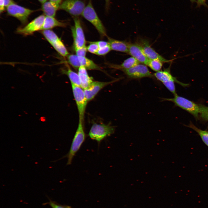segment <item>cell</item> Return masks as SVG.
I'll list each match as a JSON object with an SVG mask.
<instances>
[{
    "instance_id": "1",
    "label": "cell",
    "mask_w": 208,
    "mask_h": 208,
    "mask_svg": "<svg viewBox=\"0 0 208 208\" xmlns=\"http://www.w3.org/2000/svg\"><path fill=\"white\" fill-rule=\"evenodd\" d=\"M86 138L83 122L79 120L78 127L72 140L69 151L66 155L60 159L67 157L68 160L66 164L70 165L74 157L85 141Z\"/></svg>"
},
{
    "instance_id": "2",
    "label": "cell",
    "mask_w": 208,
    "mask_h": 208,
    "mask_svg": "<svg viewBox=\"0 0 208 208\" xmlns=\"http://www.w3.org/2000/svg\"><path fill=\"white\" fill-rule=\"evenodd\" d=\"M115 131V127L109 124L94 123L90 128L88 136L99 144L105 139L114 133Z\"/></svg>"
},
{
    "instance_id": "3",
    "label": "cell",
    "mask_w": 208,
    "mask_h": 208,
    "mask_svg": "<svg viewBox=\"0 0 208 208\" xmlns=\"http://www.w3.org/2000/svg\"><path fill=\"white\" fill-rule=\"evenodd\" d=\"M81 15L94 26L102 37L107 36L105 28L94 10L92 0H89Z\"/></svg>"
},
{
    "instance_id": "4",
    "label": "cell",
    "mask_w": 208,
    "mask_h": 208,
    "mask_svg": "<svg viewBox=\"0 0 208 208\" xmlns=\"http://www.w3.org/2000/svg\"><path fill=\"white\" fill-rule=\"evenodd\" d=\"M163 101L172 102L175 105L186 111L198 118L199 113V105L184 98L176 94L174 97L171 98H162Z\"/></svg>"
},
{
    "instance_id": "5",
    "label": "cell",
    "mask_w": 208,
    "mask_h": 208,
    "mask_svg": "<svg viewBox=\"0 0 208 208\" xmlns=\"http://www.w3.org/2000/svg\"><path fill=\"white\" fill-rule=\"evenodd\" d=\"M74 98L77 107L79 120L83 122L86 107L88 102L84 89L81 86L71 85Z\"/></svg>"
},
{
    "instance_id": "6",
    "label": "cell",
    "mask_w": 208,
    "mask_h": 208,
    "mask_svg": "<svg viewBox=\"0 0 208 208\" xmlns=\"http://www.w3.org/2000/svg\"><path fill=\"white\" fill-rule=\"evenodd\" d=\"M7 14L14 17L19 20L23 24L28 22L29 16L34 11L18 5L15 3L6 8Z\"/></svg>"
},
{
    "instance_id": "7",
    "label": "cell",
    "mask_w": 208,
    "mask_h": 208,
    "mask_svg": "<svg viewBox=\"0 0 208 208\" xmlns=\"http://www.w3.org/2000/svg\"><path fill=\"white\" fill-rule=\"evenodd\" d=\"M154 75L155 77L157 80L161 82L174 96L177 94L174 82H177L181 85L183 84V83L178 81L176 78L172 75L169 68L164 70H160L156 72L154 74Z\"/></svg>"
},
{
    "instance_id": "8",
    "label": "cell",
    "mask_w": 208,
    "mask_h": 208,
    "mask_svg": "<svg viewBox=\"0 0 208 208\" xmlns=\"http://www.w3.org/2000/svg\"><path fill=\"white\" fill-rule=\"evenodd\" d=\"M85 4L81 0H64L60 4L59 9L64 10L73 17L81 15Z\"/></svg>"
},
{
    "instance_id": "9",
    "label": "cell",
    "mask_w": 208,
    "mask_h": 208,
    "mask_svg": "<svg viewBox=\"0 0 208 208\" xmlns=\"http://www.w3.org/2000/svg\"><path fill=\"white\" fill-rule=\"evenodd\" d=\"M69 63L74 68L77 69L83 66L87 70H101V68L92 60L86 57H79L76 55L69 54L67 57Z\"/></svg>"
},
{
    "instance_id": "10",
    "label": "cell",
    "mask_w": 208,
    "mask_h": 208,
    "mask_svg": "<svg viewBox=\"0 0 208 208\" xmlns=\"http://www.w3.org/2000/svg\"><path fill=\"white\" fill-rule=\"evenodd\" d=\"M74 26L71 30L73 40L74 49L86 46V40L79 19L78 17H73Z\"/></svg>"
},
{
    "instance_id": "11",
    "label": "cell",
    "mask_w": 208,
    "mask_h": 208,
    "mask_svg": "<svg viewBox=\"0 0 208 208\" xmlns=\"http://www.w3.org/2000/svg\"><path fill=\"white\" fill-rule=\"evenodd\" d=\"M130 79H137L144 77L153 78L155 77L149 70L146 65L138 64L134 67L122 71Z\"/></svg>"
},
{
    "instance_id": "12",
    "label": "cell",
    "mask_w": 208,
    "mask_h": 208,
    "mask_svg": "<svg viewBox=\"0 0 208 208\" xmlns=\"http://www.w3.org/2000/svg\"><path fill=\"white\" fill-rule=\"evenodd\" d=\"M45 18V16L44 14L39 15L25 26L18 28L16 30V32L27 36L31 35L36 31L41 30Z\"/></svg>"
},
{
    "instance_id": "13",
    "label": "cell",
    "mask_w": 208,
    "mask_h": 208,
    "mask_svg": "<svg viewBox=\"0 0 208 208\" xmlns=\"http://www.w3.org/2000/svg\"><path fill=\"white\" fill-rule=\"evenodd\" d=\"M114 82V81L108 82L93 81L88 88L84 89L88 101L93 99L102 89Z\"/></svg>"
},
{
    "instance_id": "14",
    "label": "cell",
    "mask_w": 208,
    "mask_h": 208,
    "mask_svg": "<svg viewBox=\"0 0 208 208\" xmlns=\"http://www.w3.org/2000/svg\"><path fill=\"white\" fill-rule=\"evenodd\" d=\"M128 53L140 63L146 65L149 59L144 53L139 44L129 43Z\"/></svg>"
},
{
    "instance_id": "15",
    "label": "cell",
    "mask_w": 208,
    "mask_h": 208,
    "mask_svg": "<svg viewBox=\"0 0 208 208\" xmlns=\"http://www.w3.org/2000/svg\"><path fill=\"white\" fill-rule=\"evenodd\" d=\"M139 44L141 46L143 51L149 59H156L162 62H170L159 54L150 45L148 42L145 40H142Z\"/></svg>"
},
{
    "instance_id": "16",
    "label": "cell",
    "mask_w": 208,
    "mask_h": 208,
    "mask_svg": "<svg viewBox=\"0 0 208 208\" xmlns=\"http://www.w3.org/2000/svg\"><path fill=\"white\" fill-rule=\"evenodd\" d=\"M60 5L52 1H47L42 4L41 9L45 16L55 17Z\"/></svg>"
},
{
    "instance_id": "17",
    "label": "cell",
    "mask_w": 208,
    "mask_h": 208,
    "mask_svg": "<svg viewBox=\"0 0 208 208\" xmlns=\"http://www.w3.org/2000/svg\"><path fill=\"white\" fill-rule=\"evenodd\" d=\"M108 42L112 50L126 53L128 52L129 43L108 37Z\"/></svg>"
},
{
    "instance_id": "18",
    "label": "cell",
    "mask_w": 208,
    "mask_h": 208,
    "mask_svg": "<svg viewBox=\"0 0 208 208\" xmlns=\"http://www.w3.org/2000/svg\"><path fill=\"white\" fill-rule=\"evenodd\" d=\"M87 69L81 66L78 68V74L81 83V87L83 89L88 88L93 81L88 75Z\"/></svg>"
},
{
    "instance_id": "19",
    "label": "cell",
    "mask_w": 208,
    "mask_h": 208,
    "mask_svg": "<svg viewBox=\"0 0 208 208\" xmlns=\"http://www.w3.org/2000/svg\"><path fill=\"white\" fill-rule=\"evenodd\" d=\"M66 23L59 21L54 17L45 16L41 30L50 29L56 27H65Z\"/></svg>"
},
{
    "instance_id": "20",
    "label": "cell",
    "mask_w": 208,
    "mask_h": 208,
    "mask_svg": "<svg viewBox=\"0 0 208 208\" xmlns=\"http://www.w3.org/2000/svg\"><path fill=\"white\" fill-rule=\"evenodd\" d=\"M140 62L135 58L131 57L128 58L120 65H110L111 68L120 69L122 71L131 68L140 64Z\"/></svg>"
},
{
    "instance_id": "21",
    "label": "cell",
    "mask_w": 208,
    "mask_h": 208,
    "mask_svg": "<svg viewBox=\"0 0 208 208\" xmlns=\"http://www.w3.org/2000/svg\"><path fill=\"white\" fill-rule=\"evenodd\" d=\"M62 73L68 77L71 85L81 86V83L78 74L72 70L70 68L62 70Z\"/></svg>"
},
{
    "instance_id": "22",
    "label": "cell",
    "mask_w": 208,
    "mask_h": 208,
    "mask_svg": "<svg viewBox=\"0 0 208 208\" xmlns=\"http://www.w3.org/2000/svg\"><path fill=\"white\" fill-rule=\"evenodd\" d=\"M56 51L63 57H67L69 54L64 44L60 39L51 45Z\"/></svg>"
},
{
    "instance_id": "23",
    "label": "cell",
    "mask_w": 208,
    "mask_h": 208,
    "mask_svg": "<svg viewBox=\"0 0 208 208\" xmlns=\"http://www.w3.org/2000/svg\"><path fill=\"white\" fill-rule=\"evenodd\" d=\"M188 127L197 132L204 143L208 146V131L198 128L191 123Z\"/></svg>"
},
{
    "instance_id": "24",
    "label": "cell",
    "mask_w": 208,
    "mask_h": 208,
    "mask_svg": "<svg viewBox=\"0 0 208 208\" xmlns=\"http://www.w3.org/2000/svg\"><path fill=\"white\" fill-rule=\"evenodd\" d=\"M146 65L156 72L160 71L162 66V62L156 59H149Z\"/></svg>"
},
{
    "instance_id": "25",
    "label": "cell",
    "mask_w": 208,
    "mask_h": 208,
    "mask_svg": "<svg viewBox=\"0 0 208 208\" xmlns=\"http://www.w3.org/2000/svg\"><path fill=\"white\" fill-rule=\"evenodd\" d=\"M87 51L89 52L96 54L99 49V47L96 42H89V44L87 47Z\"/></svg>"
},
{
    "instance_id": "26",
    "label": "cell",
    "mask_w": 208,
    "mask_h": 208,
    "mask_svg": "<svg viewBox=\"0 0 208 208\" xmlns=\"http://www.w3.org/2000/svg\"><path fill=\"white\" fill-rule=\"evenodd\" d=\"M76 55L79 57H86L87 51V47L86 46L79 48L74 49Z\"/></svg>"
},
{
    "instance_id": "27",
    "label": "cell",
    "mask_w": 208,
    "mask_h": 208,
    "mask_svg": "<svg viewBox=\"0 0 208 208\" xmlns=\"http://www.w3.org/2000/svg\"><path fill=\"white\" fill-rule=\"evenodd\" d=\"M111 50V48L109 44L105 47L99 48L96 54L99 55H104L108 53Z\"/></svg>"
},
{
    "instance_id": "28",
    "label": "cell",
    "mask_w": 208,
    "mask_h": 208,
    "mask_svg": "<svg viewBox=\"0 0 208 208\" xmlns=\"http://www.w3.org/2000/svg\"><path fill=\"white\" fill-rule=\"evenodd\" d=\"M49 204L52 208H72L71 207L59 204L55 202L50 200L49 202L45 203Z\"/></svg>"
},
{
    "instance_id": "29",
    "label": "cell",
    "mask_w": 208,
    "mask_h": 208,
    "mask_svg": "<svg viewBox=\"0 0 208 208\" xmlns=\"http://www.w3.org/2000/svg\"><path fill=\"white\" fill-rule=\"evenodd\" d=\"M192 1L196 2L197 3V7H200L201 6L203 5L206 7V1L207 0H190Z\"/></svg>"
},
{
    "instance_id": "30",
    "label": "cell",
    "mask_w": 208,
    "mask_h": 208,
    "mask_svg": "<svg viewBox=\"0 0 208 208\" xmlns=\"http://www.w3.org/2000/svg\"><path fill=\"white\" fill-rule=\"evenodd\" d=\"M96 42L99 46V48L104 47L109 44L108 42H107L104 41H99Z\"/></svg>"
},
{
    "instance_id": "31",
    "label": "cell",
    "mask_w": 208,
    "mask_h": 208,
    "mask_svg": "<svg viewBox=\"0 0 208 208\" xmlns=\"http://www.w3.org/2000/svg\"><path fill=\"white\" fill-rule=\"evenodd\" d=\"M199 113H208V107L201 105H199Z\"/></svg>"
},
{
    "instance_id": "32",
    "label": "cell",
    "mask_w": 208,
    "mask_h": 208,
    "mask_svg": "<svg viewBox=\"0 0 208 208\" xmlns=\"http://www.w3.org/2000/svg\"><path fill=\"white\" fill-rule=\"evenodd\" d=\"M5 10L4 0H0V12L1 13Z\"/></svg>"
},
{
    "instance_id": "33",
    "label": "cell",
    "mask_w": 208,
    "mask_h": 208,
    "mask_svg": "<svg viewBox=\"0 0 208 208\" xmlns=\"http://www.w3.org/2000/svg\"><path fill=\"white\" fill-rule=\"evenodd\" d=\"M4 1L5 6L6 8L11 4L15 3L12 0H4Z\"/></svg>"
},
{
    "instance_id": "34",
    "label": "cell",
    "mask_w": 208,
    "mask_h": 208,
    "mask_svg": "<svg viewBox=\"0 0 208 208\" xmlns=\"http://www.w3.org/2000/svg\"><path fill=\"white\" fill-rule=\"evenodd\" d=\"M200 114L201 117L203 119L208 120V113L203 112L200 113Z\"/></svg>"
},
{
    "instance_id": "35",
    "label": "cell",
    "mask_w": 208,
    "mask_h": 208,
    "mask_svg": "<svg viewBox=\"0 0 208 208\" xmlns=\"http://www.w3.org/2000/svg\"><path fill=\"white\" fill-rule=\"evenodd\" d=\"M49 1L56 3L59 5H60L63 1V0H49Z\"/></svg>"
},
{
    "instance_id": "36",
    "label": "cell",
    "mask_w": 208,
    "mask_h": 208,
    "mask_svg": "<svg viewBox=\"0 0 208 208\" xmlns=\"http://www.w3.org/2000/svg\"><path fill=\"white\" fill-rule=\"evenodd\" d=\"M106 3L107 8H108L109 5L110 0H105Z\"/></svg>"
},
{
    "instance_id": "37",
    "label": "cell",
    "mask_w": 208,
    "mask_h": 208,
    "mask_svg": "<svg viewBox=\"0 0 208 208\" xmlns=\"http://www.w3.org/2000/svg\"><path fill=\"white\" fill-rule=\"evenodd\" d=\"M42 4L46 1L47 0H38Z\"/></svg>"
}]
</instances>
